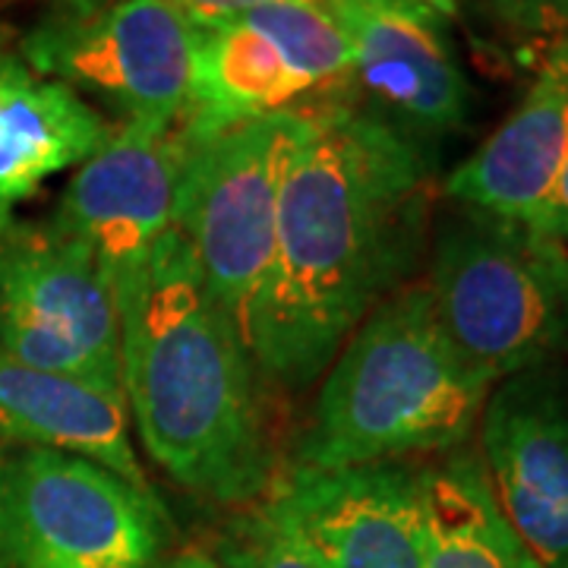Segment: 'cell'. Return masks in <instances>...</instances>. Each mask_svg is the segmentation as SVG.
Segmentation results:
<instances>
[{
  "instance_id": "44dd1931",
  "label": "cell",
  "mask_w": 568,
  "mask_h": 568,
  "mask_svg": "<svg viewBox=\"0 0 568 568\" xmlns=\"http://www.w3.org/2000/svg\"><path fill=\"white\" fill-rule=\"evenodd\" d=\"M552 278L559 287V310H562V354H568V246L552 244Z\"/></svg>"
},
{
  "instance_id": "7a4b0ae2",
  "label": "cell",
  "mask_w": 568,
  "mask_h": 568,
  "mask_svg": "<svg viewBox=\"0 0 568 568\" xmlns=\"http://www.w3.org/2000/svg\"><path fill=\"white\" fill-rule=\"evenodd\" d=\"M121 386L142 448L215 506L263 503L278 477L260 366L178 237L114 282Z\"/></svg>"
},
{
  "instance_id": "4fadbf2b",
  "label": "cell",
  "mask_w": 568,
  "mask_h": 568,
  "mask_svg": "<svg viewBox=\"0 0 568 568\" xmlns=\"http://www.w3.org/2000/svg\"><path fill=\"white\" fill-rule=\"evenodd\" d=\"M568 159V58L549 48L537 80L467 162L446 178L462 209L552 237V200Z\"/></svg>"
},
{
  "instance_id": "d4e9b609",
  "label": "cell",
  "mask_w": 568,
  "mask_h": 568,
  "mask_svg": "<svg viewBox=\"0 0 568 568\" xmlns=\"http://www.w3.org/2000/svg\"><path fill=\"white\" fill-rule=\"evenodd\" d=\"M0 39H3V29H0Z\"/></svg>"
},
{
  "instance_id": "603a6c76",
  "label": "cell",
  "mask_w": 568,
  "mask_h": 568,
  "mask_svg": "<svg viewBox=\"0 0 568 568\" xmlns=\"http://www.w3.org/2000/svg\"><path fill=\"white\" fill-rule=\"evenodd\" d=\"M152 568H222V566L212 559V552H203V549H183V552L171 556V559H159Z\"/></svg>"
},
{
  "instance_id": "8fae6325",
  "label": "cell",
  "mask_w": 568,
  "mask_h": 568,
  "mask_svg": "<svg viewBox=\"0 0 568 568\" xmlns=\"http://www.w3.org/2000/svg\"><path fill=\"white\" fill-rule=\"evenodd\" d=\"M263 503L275 508L323 568H426L420 467L278 470Z\"/></svg>"
},
{
  "instance_id": "2e32d148",
  "label": "cell",
  "mask_w": 568,
  "mask_h": 568,
  "mask_svg": "<svg viewBox=\"0 0 568 568\" xmlns=\"http://www.w3.org/2000/svg\"><path fill=\"white\" fill-rule=\"evenodd\" d=\"M316 89L287 61L282 48L244 13L196 22L193 85L183 130L209 136L234 123L294 111Z\"/></svg>"
},
{
  "instance_id": "52a82bcc",
  "label": "cell",
  "mask_w": 568,
  "mask_h": 568,
  "mask_svg": "<svg viewBox=\"0 0 568 568\" xmlns=\"http://www.w3.org/2000/svg\"><path fill=\"white\" fill-rule=\"evenodd\" d=\"M193 51L196 22L168 0H61L20 41V58L41 77L152 123L186 118Z\"/></svg>"
},
{
  "instance_id": "9c48e42d",
  "label": "cell",
  "mask_w": 568,
  "mask_h": 568,
  "mask_svg": "<svg viewBox=\"0 0 568 568\" xmlns=\"http://www.w3.org/2000/svg\"><path fill=\"white\" fill-rule=\"evenodd\" d=\"M480 465L496 506L547 568H568V369L499 379L480 410Z\"/></svg>"
},
{
  "instance_id": "7402d4cb",
  "label": "cell",
  "mask_w": 568,
  "mask_h": 568,
  "mask_svg": "<svg viewBox=\"0 0 568 568\" xmlns=\"http://www.w3.org/2000/svg\"><path fill=\"white\" fill-rule=\"evenodd\" d=\"M552 237L568 246V159L562 178L556 183V200H552Z\"/></svg>"
},
{
  "instance_id": "ba28073f",
  "label": "cell",
  "mask_w": 568,
  "mask_h": 568,
  "mask_svg": "<svg viewBox=\"0 0 568 568\" xmlns=\"http://www.w3.org/2000/svg\"><path fill=\"white\" fill-rule=\"evenodd\" d=\"M0 351L123 392L114 278L51 222L0 224Z\"/></svg>"
},
{
  "instance_id": "277c9868",
  "label": "cell",
  "mask_w": 568,
  "mask_h": 568,
  "mask_svg": "<svg viewBox=\"0 0 568 568\" xmlns=\"http://www.w3.org/2000/svg\"><path fill=\"white\" fill-rule=\"evenodd\" d=\"M556 237L455 205L429 250L426 291L452 345L489 383L562 354Z\"/></svg>"
},
{
  "instance_id": "ffe728a7",
  "label": "cell",
  "mask_w": 568,
  "mask_h": 568,
  "mask_svg": "<svg viewBox=\"0 0 568 568\" xmlns=\"http://www.w3.org/2000/svg\"><path fill=\"white\" fill-rule=\"evenodd\" d=\"M168 3H174L193 22H212L224 20V17H237L244 10L263 7V3H272V0H168ZM304 3H320V7L328 10L335 0H304Z\"/></svg>"
},
{
  "instance_id": "e0dca14e",
  "label": "cell",
  "mask_w": 568,
  "mask_h": 568,
  "mask_svg": "<svg viewBox=\"0 0 568 568\" xmlns=\"http://www.w3.org/2000/svg\"><path fill=\"white\" fill-rule=\"evenodd\" d=\"M426 568H547L496 506L480 455L458 448L420 467Z\"/></svg>"
},
{
  "instance_id": "9a60e30c",
  "label": "cell",
  "mask_w": 568,
  "mask_h": 568,
  "mask_svg": "<svg viewBox=\"0 0 568 568\" xmlns=\"http://www.w3.org/2000/svg\"><path fill=\"white\" fill-rule=\"evenodd\" d=\"M111 136V123L67 82L41 77L0 51V224L44 181L80 168Z\"/></svg>"
},
{
  "instance_id": "cb8c5ba5",
  "label": "cell",
  "mask_w": 568,
  "mask_h": 568,
  "mask_svg": "<svg viewBox=\"0 0 568 568\" xmlns=\"http://www.w3.org/2000/svg\"><path fill=\"white\" fill-rule=\"evenodd\" d=\"M552 48H556V51H562V54H566V58H568V36H562V39L556 41Z\"/></svg>"
},
{
  "instance_id": "30bf717a",
  "label": "cell",
  "mask_w": 568,
  "mask_h": 568,
  "mask_svg": "<svg viewBox=\"0 0 568 568\" xmlns=\"http://www.w3.org/2000/svg\"><path fill=\"white\" fill-rule=\"evenodd\" d=\"M351 39V80L373 114L407 136L462 130L474 92L448 32L446 0H335L328 7Z\"/></svg>"
},
{
  "instance_id": "5b68a950",
  "label": "cell",
  "mask_w": 568,
  "mask_h": 568,
  "mask_svg": "<svg viewBox=\"0 0 568 568\" xmlns=\"http://www.w3.org/2000/svg\"><path fill=\"white\" fill-rule=\"evenodd\" d=\"M301 133V108L186 136L174 231L209 291L250 332L278 234L287 164Z\"/></svg>"
},
{
  "instance_id": "5bb4252c",
  "label": "cell",
  "mask_w": 568,
  "mask_h": 568,
  "mask_svg": "<svg viewBox=\"0 0 568 568\" xmlns=\"http://www.w3.org/2000/svg\"><path fill=\"white\" fill-rule=\"evenodd\" d=\"M0 439L89 458L126 484L149 487L130 439V407L121 388L26 366L0 351Z\"/></svg>"
},
{
  "instance_id": "6da1fadb",
  "label": "cell",
  "mask_w": 568,
  "mask_h": 568,
  "mask_svg": "<svg viewBox=\"0 0 568 568\" xmlns=\"http://www.w3.org/2000/svg\"><path fill=\"white\" fill-rule=\"evenodd\" d=\"M424 149L405 130L351 104L301 108L275 256L246 345L287 392L320 383L366 316L402 291L429 224Z\"/></svg>"
},
{
  "instance_id": "3957f363",
  "label": "cell",
  "mask_w": 568,
  "mask_h": 568,
  "mask_svg": "<svg viewBox=\"0 0 568 568\" xmlns=\"http://www.w3.org/2000/svg\"><path fill=\"white\" fill-rule=\"evenodd\" d=\"M291 465H388L467 446L493 383L439 323L426 284L376 306L328 364Z\"/></svg>"
},
{
  "instance_id": "ac0fdd59",
  "label": "cell",
  "mask_w": 568,
  "mask_h": 568,
  "mask_svg": "<svg viewBox=\"0 0 568 568\" xmlns=\"http://www.w3.org/2000/svg\"><path fill=\"white\" fill-rule=\"evenodd\" d=\"M212 559L222 568H323L268 503L241 508L219 534Z\"/></svg>"
},
{
  "instance_id": "d6986e66",
  "label": "cell",
  "mask_w": 568,
  "mask_h": 568,
  "mask_svg": "<svg viewBox=\"0 0 568 568\" xmlns=\"http://www.w3.org/2000/svg\"><path fill=\"white\" fill-rule=\"evenodd\" d=\"M499 22L528 36H568V0H489Z\"/></svg>"
},
{
  "instance_id": "7c38bea8",
  "label": "cell",
  "mask_w": 568,
  "mask_h": 568,
  "mask_svg": "<svg viewBox=\"0 0 568 568\" xmlns=\"http://www.w3.org/2000/svg\"><path fill=\"white\" fill-rule=\"evenodd\" d=\"M183 155V121H126L77 168L51 224L89 246L118 282L174 234Z\"/></svg>"
},
{
  "instance_id": "8992f818",
  "label": "cell",
  "mask_w": 568,
  "mask_h": 568,
  "mask_svg": "<svg viewBox=\"0 0 568 568\" xmlns=\"http://www.w3.org/2000/svg\"><path fill=\"white\" fill-rule=\"evenodd\" d=\"M164 544L152 489L63 452L0 455V568H152Z\"/></svg>"
}]
</instances>
